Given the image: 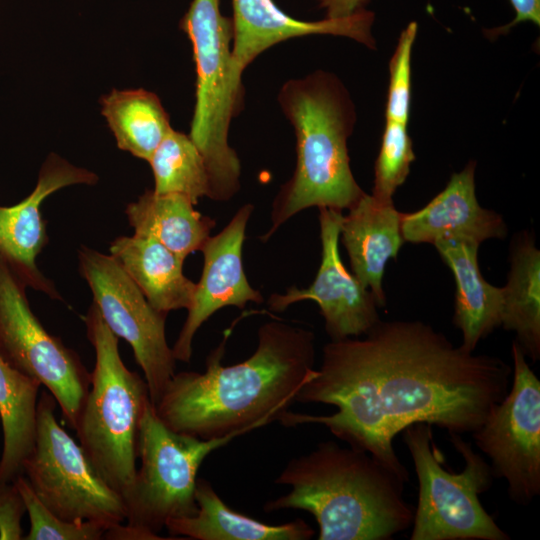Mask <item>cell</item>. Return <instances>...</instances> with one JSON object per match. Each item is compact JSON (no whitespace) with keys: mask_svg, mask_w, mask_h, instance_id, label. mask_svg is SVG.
Returning <instances> with one entry per match:
<instances>
[{"mask_svg":"<svg viewBox=\"0 0 540 540\" xmlns=\"http://www.w3.org/2000/svg\"><path fill=\"white\" fill-rule=\"evenodd\" d=\"M26 506L14 482L0 483V540H21Z\"/></svg>","mask_w":540,"mask_h":540,"instance_id":"30","label":"cell"},{"mask_svg":"<svg viewBox=\"0 0 540 540\" xmlns=\"http://www.w3.org/2000/svg\"><path fill=\"white\" fill-rule=\"evenodd\" d=\"M253 209L252 204L243 205L229 223L203 245L202 275L172 347L176 361L191 360L195 334L218 310L227 306L244 308L249 302L264 301L261 293L249 284L242 264L246 227Z\"/></svg>","mask_w":540,"mask_h":540,"instance_id":"14","label":"cell"},{"mask_svg":"<svg viewBox=\"0 0 540 540\" xmlns=\"http://www.w3.org/2000/svg\"><path fill=\"white\" fill-rule=\"evenodd\" d=\"M26 289L25 282L0 257V354L13 368L44 386L65 422L75 429L91 373L77 352L45 329L31 309Z\"/></svg>","mask_w":540,"mask_h":540,"instance_id":"10","label":"cell"},{"mask_svg":"<svg viewBox=\"0 0 540 540\" xmlns=\"http://www.w3.org/2000/svg\"><path fill=\"white\" fill-rule=\"evenodd\" d=\"M475 164L470 162L454 173L446 187L416 212L402 213L405 241L436 243L443 239L470 240L478 244L507 235V226L498 213L482 208L476 198Z\"/></svg>","mask_w":540,"mask_h":540,"instance_id":"17","label":"cell"},{"mask_svg":"<svg viewBox=\"0 0 540 540\" xmlns=\"http://www.w3.org/2000/svg\"><path fill=\"white\" fill-rule=\"evenodd\" d=\"M78 261L79 272L91 290L92 303L112 333L131 346L155 405L176 368L166 338L167 314L153 308L111 254L81 246Z\"/></svg>","mask_w":540,"mask_h":540,"instance_id":"11","label":"cell"},{"mask_svg":"<svg viewBox=\"0 0 540 540\" xmlns=\"http://www.w3.org/2000/svg\"><path fill=\"white\" fill-rule=\"evenodd\" d=\"M278 102L294 128L297 160L273 201L262 241L302 210H348L365 193L352 174L347 149L354 108L338 79L323 71L291 79L281 87Z\"/></svg>","mask_w":540,"mask_h":540,"instance_id":"4","label":"cell"},{"mask_svg":"<svg viewBox=\"0 0 540 540\" xmlns=\"http://www.w3.org/2000/svg\"><path fill=\"white\" fill-rule=\"evenodd\" d=\"M231 330L210 352L203 373H175L154 405L171 430L208 440L236 437L279 419L316 374L315 335L306 328L269 321L258 330L254 353L224 365Z\"/></svg>","mask_w":540,"mask_h":540,"instance_id":"2","label":"cell"},{"mask_svg":"<svg viewBox=\"0 0 540 540\" xmlns=\"http://www.w3.org/2000/svg\"><path fill=\"white\" fill-rule=\"evenodd\" d=\"M274 482L290 490L267 501L264 511H307L319 540H389L413 523L414 508L403 496L408 481L349 445L320 442L292 458Z\"/></svg>","mask_w":540,"mask_h":540,"instance_id":"3","label":"cell"},{"mask_svg":"<svg viewBox=\"0 0 540 540\" xmlns=\"http://www.w3.org/2000/svg\"><path fill=\"white\" fill-rule=\"evenodd\" d=\"M194 496L196 513L172 519L165 526L174 539L309 540L315 534L301 518L271 525L233 510L204 478H197Z\"/></svg>","mask_w":540,"mask_h":540,"instance_id":"20","label":"cell"},{"mask_svg":"<svg viewBox=\"0 0 540 540\" xmlns=\"http://www.w3.org/2000/svg\"><path fill=\"white\" fill-rule=\"evenodd\" d=\"M415 160L407 126L386 121L380 151L375 162L372 196L382 202H392L393 195L410 172Z\"/></svg>","mask_w":540,"mask_h":540,"instance_id":"27","label":"cell"},{"mask_svg":"<svg viewBox=\"0 0 540 540\" xmlns=\"http://www.w3.org/2000/svg\"><path fill=\"white\" fill-rule=\"evenodd\" d=\"M0 424H1V421H0Z\"/></svg>","mask_w":540,"mask_h":540,"instance_id":"33","label":"cell"},{"mask_svg":"<svg viewBox=\"0 0 540 540\" xmlns=\"http://www.w3.org/2000/svg\"><path fill=\"white\" fill-rule=\"evenodd\" d=\"M342 211L319 208L321 263L313 282L306 288L296 285L268 299L271 311L282 312L300 301H314L324 319L331 340L359 337L380 321L372 292L344 266L339 254Z\"/></svg>","mask_w":540,"mask_h":540,"instance_id":"13","label":"cell"},{"mask_svg":"<svg viewBox=\"0 0 540 540\" xmlns=\"http://www.w3.org/2000/svg\"><path fill=\"white\" fill-rule=\"evenodd\" d=\"M370 0H317L319 7L325 11V18L341 19L350 17L365 10Z\"/></svg>","mask_w":540,"mask_h":540,"instance_id":"31","label":"cell"},{"mask_svg":"<svg viewBox=\"0 0 540 540\" xmlns=\"http://www.w3.org/2000/svg\"><path fill=\"white\" fill-rule=\"evenodd\" d=\"M101 105L117 146L147 162L173 129L160 99L150 91L113 90Z\"/></svg>","mask_w":540,"mask_h":540,"instance_id":"25","label":"cell"},{"mask_svg":"<svg viewBox=\"0 0 540 540\" xmlns=\"http://www.w3.org/2000/svg\"><path fill=\"white\" fill-rule=\"evenodd\" d=\"M95 351L90 388L75 431L79 445L100 477L121 496L134 482L141 419L151 401L147 383L129 370L115 336L92 303L84 317Z\"/></svg>","mask_w":540,"mask_h":540,"instance_id":"5","label":"cell"},{"mask_svg":"<svg viewBox=\"0 0 540 540\" xmlns=\"http://www.w3.org/2000/svg\"><path fill=\"white\" fill-rule=\"evenodd\" d=\"M97 181L95 173L52 153L44 161L33 191L15 205L0 206V257L27 287L61 300L54 283L37 266V257L48 243L40 207L49 195L64 187Z\"/></svg>","mask_w":540,"mask_h":540,"instance_id":"15","label":"cell"},{"mask_svg":"<svg viewBox=\"0 0 540 540\" xmlns=\"http://www.w3.org/2000/svg\"><path fill=\"white\" fill-rule=\"evenodd\" d=\"M110 254L157 311L188 309L196 283L183 273L184 260L159 242L136 235L116 237Z\"/></svg>","mask_w":540,"mask_h":540,"instance_id":"21","label":"cell"},{"mask_svg":"<svg viewBox=\"0 0 540 540\" xmlns=\"http://www.w3.org/2000/svg\"><path fill=\"white\" fill-rule=\"evenodd\" d=\"M234 438L204 440L175 432L160 420L150 401L138 435L141 465L124 497L126 525L135 529L141 540L164 539L158 533L168 521L194 515L195 486L202 462Z\"/></svg>","mask_w":540,"mask_h":540,"instance_id":"8","label":"cell"},{"mask_svg":"<svg viewBox=\"0 0 540 540\" xmlns=\"http://www.w3.org/2000/svg\"><path fill=\"white\" fill-rule=\"evenodd\" d=\"M40 383L13 368L0 354V421L3 444L0 483L13 482L35 441Z\"/></svg>","mask_w":540,"mask_h":540,"instance_id":"24","label":"cell"},{"mask_svg":"<svg viewBox=\"0 0 540 540\" xmlns=\"http://www.w3.org/2000/svg\"><path fill=\"white\" fill-rule=\"evenodd\" d=\"M180 27L192 44L196 67L189 136L208 169V198L227 201L239 191L241 175L240 160L228 143L230 123L242 100V87L232 75V19L220 12L219 0H192Z\"/></svg>","mask_w":540,"mask_h":540,"instance_id":"6","label":"cell"},{"mask_svg":"<svg viewBox=\"0 0 540 540\" xmlns=\"http://www.w3.org/2000/svg\"><path fill=\"white\" fill-rule=\"evenodd\" d=\"M501 326L533 362L540 357V252L527 234L513 244L507 284L502 287Z\"/></svg>","mask_w":540,"mask_h":540,"instance_id":"23","label":"cell"},{"mask_svg":"<svg viewBox=\"0 0 540 540\" xmlns=\"http://www.w3.org/2000/svg\"><path fill=\"white\" fill-rule=\"evenodd\" d=\"M194 206L183 195L146 190L127 205L125 214L134 235L159 242L185 261L193 252L201 251L216 225Z\"/></svg>","mask_w":540,"mask_h":540,"instance_id":"22","label":"cell"},{"mask_svg":"<svg viewBox=\"0 0 540 540\" xmlns=\"http://www.w3.org/2000/svg\"><path fill=\"white\" fill-rule=\"evenodd\" d=\"M29 515L30 529L26 540H100L108 529L94 521L71 522L52 513L36 496L26 477L19 475L14 481Z\"/></svg>","mask_w":540,"mask_h":540,"instance_id":"28","label":"cell"},{"mask_svg":"<svg viewBox=\"0 0 540 540\" xmlns=\"http://www.w3.org/2000/svg\"><path fill=\"white\" fill-rule=\"evenodd\" d=\"M402 432L419 482L411 540L510 539L480 501L479 495L489 490L495 477L490 464L470 443L460 434L449 433L465 464L462 471L453 472L444 468L432 425L416 423Z\"/></svg>","mask_w":540,"mask_h":540,"instance_id":"7","label":"cell"},{"mask_svg":"<svg viewBox=\"0 0 540 540\" xmlns=\"http://www.w3.org/2000/svg\"><path fill=\"white\" fill-rule=\"evenodd\" d=\"M56 405L47 390L41 392L34 446L23 475L39 500L63 520L94 521L108 529L124 523L123 497L100 477L80 445L58 423Z\"/></svg>","mask_w":540,"mask_h":540,"instance_id":"9","label":"cell"},{"mask_svg":"<svg viewBox=\"0 0 540 540\" xmlns=\"http://www.w3.org/2000/svg\"><path fill=\"white\" fill-rule=\"evenodd\" d=\"M510 3L516 13L512 22L498 30L503 32L509 30L522 22H532L539 26L540 24V0H510Z\"/></svg>","mask_w":540,"mask_h":540,"instance_id":"32","label":"cell"},{"mask_svg":"<svg viewBox=\"0 0 540 540\" xmlns=\"http://www.w3.org/2000/svg\"><path fill=\"white\" fill-rule=\"evenodd\" d=\"M364 335L327 343L320 368L296 397L336 412L288 410L282 425H323L409 481L393 447L397 434L416 423L472 434L508 392L509 364L455 346L421 321L380 320Z\"/></svg>","mask_w":540,"mask_h":540,"instance_id":"1","label":"cell"},{"mask_svg":"<svg viewBox=\"0 0 540 540\" xmlns=\"http://www.w3.org/2000/svg\"><path fill=\"white\" fill-rule=\"evenodd\" d=\"M401 212L392 202L364 195L343 215L339 240L344 245L353 275L384 306L383 276L387 262L396 258L405 242Z\"/></svg>","mask_w":540,"mask_h":540,"instance_id":"18","label":"cell"},{"mask_svg":"<svg viewBox=\"0 0 540 540\" xmlns=\"http://www.w3.org/2000/svg\"><path fill=\"white\" fill-rule=\"evenodd\" d=\"M511 353V389L472 437L510 499L529 505L540 494V381L516 341Z\"/></svg>","mask_w":540,"mask_h":540,"instance_id":"12","label":"cell"},{"mask_svg":"<svg viewBox=\"0 0 540 540\" xmlns=\"http://www.w3.org/2000/svg\"><path fill=\"white\" fill-rule=\"evenodd\" d=\"M417 34V23L402 31L390 61V80L386 104V121L407 125L411 103V56Z\"/></svg>","mask_w":540,"mask_h":540,"instance_id":"29","label":"cell"},{"mask_svg":"<svg viewBox=\"0 0 540 540\" xmlns=\"http://www.w3.org/2000/svg\"><path fill=\"white\" fill-rule=\"evenodd\" d=\"M433 245L454 276L453 323L462 333L461 346L474 352L481 339L501 326L502 287L493 286L484 279L478 265L480 244L443 239Z\"/></svg>","mask_w":540,"mask_h":540,"instance_id":"19","label":"cell"},{"mask_svg":"<svg viewBox=\"0 0 540 540\" xmlns=\"http://www.w3.org/2000/svg\"><path fill=\"white\" fill-rule=\"evenodd\" d=\"M154 192L180 194L197 204L209 197L210 178L202 153L189 134L172 129L149 159Z\"/></svg>","mask_w":540,"mask_h":540,"instance_id":"26","label":"cell"},{"mask_svg":"<svg viewBox=\"0 0 540 540\" xmlns=\"http://www.w3.org/2000/svg\"><path fill=\"white\" fill-rule=\"evenodd\" d=\"M232 75L242 87L245 68L261 53L283 41L309 35H334L374 46V14L363 10L347 18L304 21L282 11L273 0H232Z\"/></svg>","mask_w":540,"mask_h":540,"instance_id":"16","label":"cell"}]
</instances>
